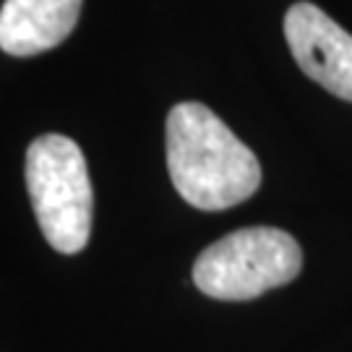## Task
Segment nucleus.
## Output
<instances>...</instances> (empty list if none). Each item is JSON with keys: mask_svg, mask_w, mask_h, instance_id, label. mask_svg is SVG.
I'll return each instance as SVG.
<instances>
[{"mask_svg": "<svg viewBox=\"0 0 352 352\" xmlns=\"http://www.w3.org/2000/svg\"><path fill=\"white\" fill-rule=\"evenodd\" d=\"M164 146L173 186L201 212L238 206L261 186L256 154L201 102H180L170 110Z\"/></svg>", "mask_w": 352, "mask_h": 352, "instance_id": "1", "label": "nucleus"}, {"mask_svg": "<svg viewBox=\"0 0 352 352\" xmlns=\"http://www.w3.org/2000/svg\"><path fill=\"white\" fill-rule=\"evenodd\" d=\"M26 188L39 230L58 253L84 251L91 235L94 190L78 144L60 133H45L26 151Z\"/></svg>", "mask_w": 352, "mask_h": 352, "instance_id": "2", "label": "nucleus"}, {"mask_svg": "<svg viewBox=\"0 0 352 352\" xmlns=\"http://www.w3.org/2000/svg\"><path fill=\"white\" fill-rule=\"evenodd\" d=\"M298 240L277 227H245L204 248L193 282L214 300H253L300 274Z\"/></svg>", "mask_w": 352, "mask_h": 352, "instance_id": "3", "label": "nucleus"}, {"mask_svg": "<svg viewBox=\"0 0 352 352\" xmlns=\"http://www.w3.org/2000/svg\"><path fill=\"white\" fill-rule=\"evenodd\" d=\"M285 37L308 78L352 102V34L314 3H295L285 16Z\"/></svg>", "mask_w": 352, "mask_h": 352, "instance_id": "4", "label": "nucleus"}, {"mask_svg": "<svg viewBox=\"0 0 352 352\" xmlns=\"http://www.w3.org/2000/svg\"><path fill=\"white\" fill-rule=\"evenodd\" d=\"M81 0H6L0 8V50L26 58L52 50L74 32Z\"/></svg>", "mask_w": 352, "mask_h": 352, "instance_id": "5", "label": "nucleus"}]
</instances>
